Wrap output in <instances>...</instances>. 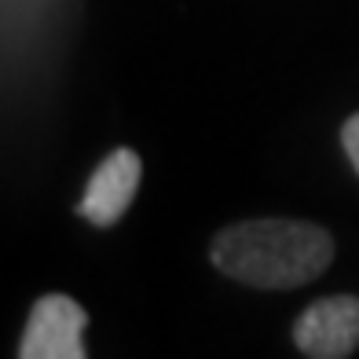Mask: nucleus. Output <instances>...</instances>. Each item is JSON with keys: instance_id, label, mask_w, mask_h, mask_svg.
Wrapping results in <instances>:
<instances>
[{"instance_id": "1", "label": "nucleus", "mask_w": 359, "mask_h": 359, "mask_svg": "<svg viewBox=\"0 0 359 359\" xmlns=\"http://www.w3.org/2000/svg\"><path fill=\"white\" fill-rule=\"evenodd\" d=\"M330 260L334 235L308 220H242L213 238V264L253 290L308 286Z\"/></svg>"}, {"instance_id": "2", "label": "nucleus", "mask_w": 359, "mask_h": 359, "mask_svg": "<svg viewBox=\"0 0 359 359\" xmlns=\"http://www.w3.org/2000/svg\"><path fill=\"white\" fill-rule=\"evenodd\" d=\"M88 326V312L67 293H44L26 319L19 359H88L81 334Z\"/></svg>"}, {"instance_id": "3", "label": "nucleus", "mask_w": 359, "mask_h": 359, "mask_svg": "<svg viewBox=\"0 0 359 359\" xmlns=\"http://www.w3.org/2000/svg\"><path fill=\"white\" fill-rule=\"evenodd\" d=\"M293 341L308 359H348L359 345V297L337 293L308 304L293 323Z\"/></svg>"}, {"instance_id": "4", "label": "nucleus", "mask_w": 359, "mask_h": 359, "mask_svg": "<svg viewBox=\"0 0 359 359\" xmlns=\"http://www.w3.org/2000/svg\"><path fill=\"white\" fill-rule=\"evenodd\" d=\"M140 176H143V161L133 147L110 151L95 165L88 187L77 202V213L95 227H114L128 213V205H133L136 191H140Z\"/></svg>"}, {"instance_id": "5", "label": "nucleus", "mask_w": 359, "mask_h": 359, "mask_svg": "<svg viewBox=\"0 0 359 359\" xmlns=\"http://www.w3.org/2000/svg\"><path fill=\"white\" fill-rule=\"evenodd\" d=\"M341 143H345V154L352 161V169L359 172V114H352V118L345 121V128H341Z\"/></svg>"}]
</instances>
